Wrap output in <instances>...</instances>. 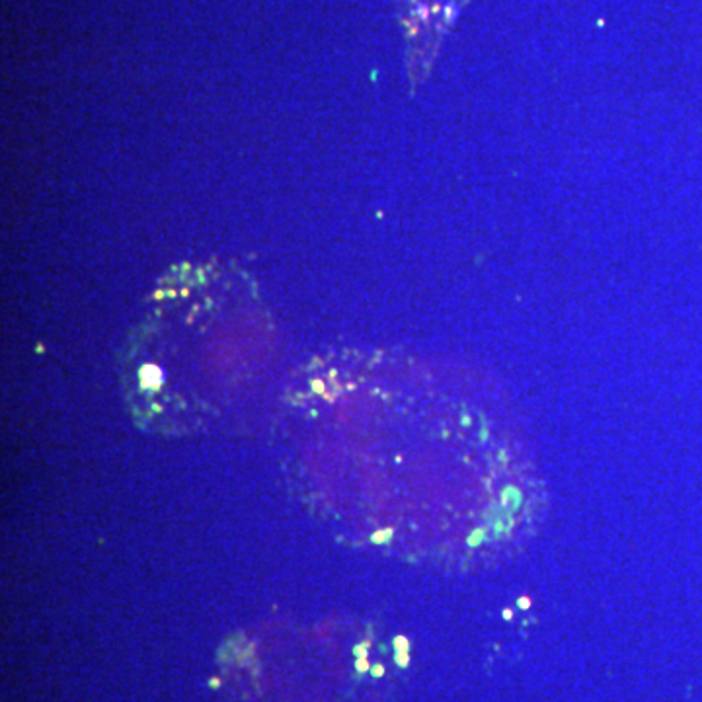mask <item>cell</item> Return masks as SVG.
<instances>
[{
	"instance_id": "cell-1",
	"label": "cell",
	"mask_w": 702,
	"mask_h": 702,
	"mask_svg": "<svg viewBox=\"0 0 702 702\" xmlns=\"http://www.w3.org/2000/svg\"><path fill=\"white\" fill-rule=\"evenodd\" d=\"M531 605V601L527 599V597H523V599H519V607H523V609H527V607Z\"/></svg>"
},
{
	"instance_id": "cell-2",
	"label": "cell",
	"mask_w": 702,
	"mask_h": 702,
	"mask_svg": "<svg viewBox=\"0 0 702 702\" xmlns=\"http://www.w3.org/2000/svg\"><path fill=\"white\" fill-rule=\"evenodd\" d=\"M503 618H511V611H506V613H503Z\"/></svg>"
}]
</instances>
